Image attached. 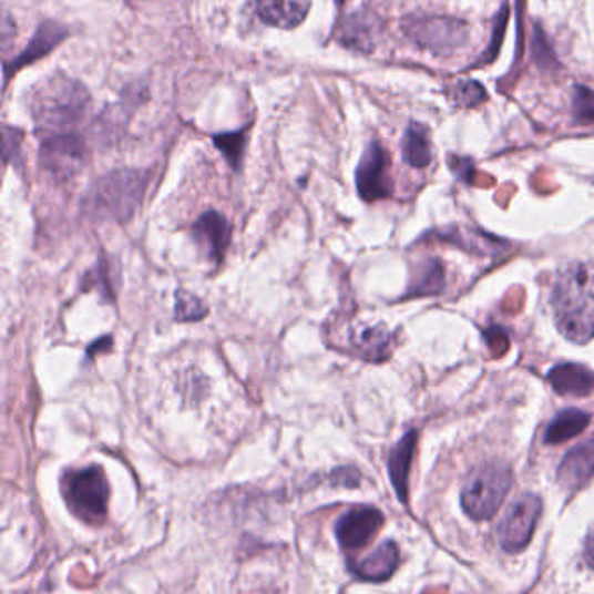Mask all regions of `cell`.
<instances>
[{"instance_id": "obj_1", "label": "cell", "mask_w": 594, "mask_h": 594, "mask_svg": "<svg viewBox=\"0 0 594 594\" xmlns=\"http://www.w3.org/2000/svg\"><path fill=\"white\" fill-rule=\"evenodd\" d=\"M551 306L556 328L566 340L590 342L594 337V264L565 265L554 281Z\"/></svg>"}, {"instance_id": "obj_2", "label": "cell", "mask_w": 594, "mask_h": 594, "mask_svg": "<svg viewBox=\"0 0 594 594\" xmlns=\"http://www.w3.org/2000/svg\"><path fill=\"white\" fill-rule=\"evenodd\" d=\"M91 99L86 88L63 74H53L35 88L30 102L39 135L74 133L90 111Z\"/></svg>"}, {"instance_id": "obj_3", "label": "cell", "mask_w": 594, "mask_h": 594, "mask_svg": "<svg viewBox=\"0 0 594 594\" xmlns=\"http://www.w3.org/2000/svg\"><path fill=\"white\" fill-rule=\"evenodd\" d=\"M147 184V173L136 170L109 173L88 192L84 212L94 221H127L142 203Z\"/></svg>"}, {"instance_id": "obj_4", "label": "cell", "mask_w": 594, "mask_h": 594, "mask_svg": "<svg viewBox=\"0 0 594 594\" xmlns=\"http://www.w3.org/2000/svg\"><path fill=\"white\" fill-rule=\"evenodd\" d=\"M513 483V471L501 460H490L469 474L460 493L465 514L472 520H490L499 511Z\"/></svg>"}, {"instance_id": "obj_5", "label": "cell", "mask_w": 594, "mask_h": 594, "mask_svg": "<svg viewBox=\"0 0 594 594\" xmlns=\"http://www.w3.org/2000/svg\"><path fill=\"white\" fill-rule=\"evenodd\" d=\"M62 493L70 511L86 523H100L109 511L111 484L100 465L70 469L62 478Z\"/></svg>"}, {"instance_id": "obj_6", "label": "cell", "mask_w": 594, "mask_h": 594, "mask_svg": "<svg viewBox=\"0 0 594 594\" xmlns=\"http://www.w3.org/2000/svg\"><path fill=\"white\" fill-rule=\"evenodd\" d=\"M408 38L436 57L455 53L468 42L469 27L464 21L444 17L410 18L404 23Z\"/></svg>"}, {"instance_id": "obj_7", "label": "cell", "mask_w": 594, "mask_h": 594, "mask_svg": "<svg viewBox=\"0 0 594 594\" xmlns=\"http://www.w3.org/2000/svg\"><path fill=\"white\" fill-rule=\"evenodd\" d=\"M541 513V496L533 493L518 496L516 501L509 505L508 513L496 529V537L505 553L516 554L525 550L532 541Z\"/></svg>"}, {"instance_id": "obj_8", "label": "cell", "mask_w": 594, "mask_h": 594, "mask_svg": "<svg viewBox=\"0 0 594 594\" xmlns=\"http://www.w3.org/2000/svg\"><path fill=\"white\" fill-rule=\"evenodd\" d=\"M359 196L367 203L391 196L392 180L389 173V155L379 142H371L359 161L356 172Z\"/></svg>"}, {"instance_id": "obj_9", "label": "cell", "mask_w": 594, "mask_h": 594, "mask_svg": "<svg viewBox=\"0 0 594 594\" xmlns=\"http://www.w3.org/2000/svg\"><path fill=\"white\" fill-rule=\"evenodd\" d=\"M86 145L78 133L45 136L41 140V163L57 178H72L84 163Z\"/></svg>"}, {"instance_id": "obj_10", "label": "cell", "mask_w": 594, "mask_h": 594, "mask_svg": "<svg viewBox=\"0 0 594 594\" xmlns=\"http://www.w3.org/2000/svg\"><path fill=\"white\" fill-rule=\"evenodd\" d=\"M382 525L383 514L380 513V509L371 508V505H356L337 521L335 535L340 547L352 553L370 544Z\"/></svg>"}, {"instance_id": "obj_11", "label": "cell", "mask_w": 594, "mask_h": 594, "mask_svg": "<svg viewBox=\"0 0 594 594\" xmlns=\"http://www.w3.org/2000/svg\"><path fill=\"white\" fill-rule=\"evenodd\" d=\"M591 480H594V441H586L566 453L557 469V481L569 492H577Z\"/></svg>"}, {"instance_id": "obj_12", "label": "cell", "mask_w": 594, "mask_h": 594, "mask_svg": "<svg viewBox=\"0 0 594 594\" xmlns=\"http://www.w3.org/2000/svg\"><path fill=\"white\" fill-rule=\"evenodd\" d=\"M197 245L203 246L208 257L215 262H222L227 252L231 240V225L218 212H206L197 218L192 227Z\"/></svg>"}, {"instance_id": "obj_13", "label": "cell", "mask_w": 594, "mask_h": 594, "mask_svg": "<svg viewBox=\"0 0 594 594\" xmlns=\"http://www.w3.org/2000/svg\"><path fill=\"white\" fill-rule=\"evenodd\" d=\"M69 35L66 29L58 25V23H44V25L39 27L38 32L33 35L30 44L27 45L25 51H21L17 58H13L11 62H6L4 74L6 81H8L11 75L17 72V70L23 69L25 65L35 62L39 58L45 57V54L51 53V51L57 48L63 39Z\"/></svg>"}, {"instance_id": "obj_14", "label": "cell", "mask_w": 594, "mask_h": 594, "mask_svg": "<svg viewBox=\"0 0 594 594\" xmlns=\"http://www.w3.org/2000/svg\"><path fill=\"white\" fill-rule=\"evenodd\" d=\"M399 565V547L396 542L380 544L373 553L361 562H350L349 569L356 577L367 582H383L392 577Z\"/></svg>"}, {"instance_id": "obj_15", "label": "cell", "mask_w": 594, "mask_h": 594, "mask_svg": "<svg viewBox=\"0 0 594 594\" xmlns=\"http://www.w3.org/2000/svg\"><path fill=\"white\" fill-rule=\"evenodd\" d=\"M310 0H257V13L267 25L291 30L309 13Z\"/></svg>"}, {"instance_id": "obj_16", "label": "cell", "mask_w": 594, "mask_h": 594, "mask_svg": "<svg viewBox=\"0 0 594 594\" xmlns=\"http://www.w3.org/2000/svg\"><path fill=\"white\" fill-rule=\"evenodd\" d=\"M379 33V18L368 13V11H358L344 21L342 29H340V41L350 50L370 53L377 44Z\"/></svg>"}, {"instance_id": "obj_17", "label": "cell", "mask_w": 594, "mask_h": 594, "mask_svg": "<svg viewBox=\"0 0 594 594\" xmlns=\"http://www.w3.org/2000/svg\"><path fill=\"white\" fill-rule=\"evenodd\" d=\"M417 431H408L407 434L392 447L387 460L389 468V478L395 487L396 495L399 501L407 502L408 499V478H410L411 460L416 453Z\"/></svg>"}, {"instance_id": "obj_18", "label": "cell", "mask_w": 594, "mask_h": 594, "mask_svg": "<svg viewBox=\"0 0 594 594\" xmlns=\"http://www.w3.org/2000/svg\"><path fill=\"white\" fill-rule=\"evenodd\" d=\"M547 380L554 391L563 396H587L594 389L593 371L575 362H562L551 368Z\"/></svg>"}, {"instance_id": "obj_19", "label": "cell", "mask_w": 594, "mask_h": 594, "mask_svg": "<svg viewBox=\"0 0 594 594\" xmlns=\"http://www.w3.org/2000/svg\"><path fill=\"white\" fill-rule=\"evenodd\" d=\"M392 337L386 326H361L350 334V346L365 359H382L391 352Z\"/></svg>"}, {"instance_id": "obj_20", "label": "cell", "mask_w": 594, "mask_h": 594, "mask_svg": "<svg viewBox=\"0 0 594 594\" xmlns=\"http://www.w3.org/2000/svg\"><path fill=\"white\" fill-rule=\"evenodd\" d=\"M591 416L586 411L577 410V408H569L563 410L551 420L550 426L544 432L545 444H560L563 441L572 440L575 436L581 434L590 423Z\"/></svg>"}, {"instance_id": "obj_21", "label": "cell", "mask_w": 594, "mask_h": 594, "mask_svg": "<svg viewBox=\"0 0 594 594\" xmlns=\"http://www.w3.org/2000/svg\"><path fill=\"white\" fill-rule=\"evenodd\" d=\"M432 160V145L428 127L411 123L403 139V161L411 167H426Z\"/></svg>"}, {"instance_id": "obj_22", "label": "cell", "mask_w": 594, "mask_h": 594, "mask_svg": "<svg viewBox=\"0 0 594 594\" xmlns=\"http://www.w3.org/2000/svg\"><path fill=\"white\" fill-rule=\"evenodd\" d=\"M443 289V267L440 262L429 260L420 267L417 273L416 281L411 283L410 294L411 297L417 295H432L438 294Z\"/></svg>"}, {"instance_id": "obj_23", "label": "cell", "mask_w": 594, "mask_h": 594, "mask_svg": "<svg viewBox=\"0 0 594 594\" xmlns=\"http://www.w3.org/2000/svg\"><path fill=\"white\" fill-rule=\"evenodd\" d=\"M175 318L176 321L192 322L206 318L208 306L187 289H176Z\"/></svg>"}, {"instance_id": "obj_24", "label": "cell", "mask_w": 594, "mask_h": 594, "mask_svg": "<svg viewBox=\"0 0 594 594\" xmlns=\"http://www.w3.org/2000/svg\"><path fill=\"white\" fill-rule=\"evenodd\" d=\"M246 133L248 130L236 131V133H227V135L215 136V145L221 148L222 154L225 155V160L233 167H239L240 160H243V152H245Z\"/></svg>"}, {"instance_id": "obj_25", "label": "cell", "mask_w": 594, "mask_h": 594, "mask_svg": "<svg viewBox=\"0 0 594 594\" xmlns=\"http://www.w3.org/2000/svg\"><path fill=\"white\" fill-rule=\"evenodd\" d=\"M452 99L455 105L472 109V106H478L487 100V91H484L480 82L465 79V81H459L453 84Z\"/></svg>"}, {"instance_id": "obj_26", "label": "cell", "mask_w": 594, "mask_h": 594, "mask_svg": "<svg viewBox=\"0 0 594 594\" xmlns=\"http://www.w3.org/2000/svg\"><path fill=\"white\" fill-rule=\"evenodd\" d=\"M574 114L578 123H594V91L584 86L575 90Z\"/></svg>"}, {"instance_id": "obj_27", "label": "cell", "mask_w": 594, "mask_h": 594, "mask_svg": "<svg viewBox=\"0 0 594 594\" xmlns=\"http://www.w3.org/2000/svg\"><path fill=\"white\" fill-rule=\"evenodd\" d=\"M359 480H361V474H359L358 469L355 468L337 469V471L334 472V477H331L334 484H342V487H350V489L358 487Z\"/></svg>"}, {"instance_id": "obj_28", "label": "cell", "mask_w": 594, "mask_h": 594, "mask_svg": "<svg viewBox=\"0 0 594 594\" xmlns=\"http://www.w3.org/2000/svg\"><path fill=\"white\" fill-rule=\"evenodd\" d=\"M21 145V133L13 127H4V160L8 163L9 160H13V155L18 154V148Z\"/></svg>"}, {"instance_id": "obj_29", "label": "cell", "mask_w": 594, "mask_h": 594, "mask_svg": "<svg viewBox=\"0 0 594 594\" xmlns=\"http://www.w3.org/2000/svg\"><path fill=\"white\" fill-rule=\"evenodd\" d=\"M114 338L111 335H105V337L100 338L96 342L91 344L90 349H88V359H93L96 352L103 349H111Z\"/></svg>"}, {"instance_id": "obj_30", "label": "cell", "mask_w": 594, "mask_h": 594, "mask_svg": "<svg viewBox=\"0 0 594 594\" xmlns=\"http://www.w3.org/2000/svg\"><path fill=\"white\" fill-rule=\"evenodd\" d=\"M584 557H586L591 569L594 570V526L587 532L586 541H584Z\"/></svg>"}]
</instances>
